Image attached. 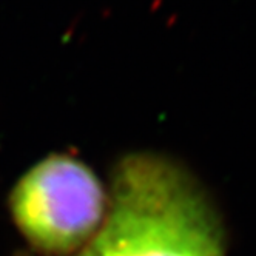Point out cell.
Segmentation results:
<instances>
[{
	"mask_svg": "<svg viewBox=\"0 0 256 256\" xmlns=\"http://www.w3.org/2000/svg\"><path fill=\"white\" fill-rule=\"evenodd\" d=\"M74 256H226L219 221L196 182L156 154L114 170L99 232Z\"/></svg>",
	"mask_w": 256,
	"mask_h": 256,
	"instance_id": "1",
	"label": "cell"
},
{
	"mask_svg": "<svg viewBox=\"0 0 256 256\" xmlns=\"http://www.w3.org/2000/svg\"><path fill=\"white\" fill-rule=\"evenodd\" d=\"M108 196L93 170L66 154L32 166L11 193L14 222L28 242L48 254L84 248L99 232Z\"/></svg>",
	"mask_w": 256,
	"mask_h": 256,
	"instance_id": "2",
	"label": "cell"
}]
</instances>
